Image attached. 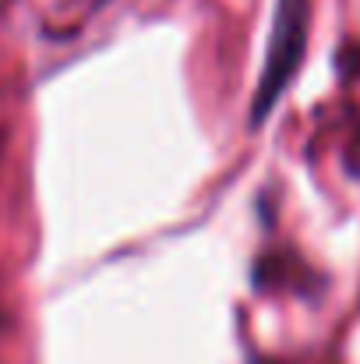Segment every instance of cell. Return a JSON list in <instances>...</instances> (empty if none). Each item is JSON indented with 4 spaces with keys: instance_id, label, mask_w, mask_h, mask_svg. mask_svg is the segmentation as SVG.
I'll use <instances>...</instances> for the list:
<instances>
[{
    "instance_id": "1",
    "label": "cell",
    "mask_w": 360,
    "mask_h": 364,
    "mask_svg": "<svg viewBox=\"0 0 360 364\" xmlns=\"http://www.w3.org/2000/svg\"><path fill=\"white\" fill-rule=\"evenodd\" d=\"M307 25H311V0H279L272 18V36L265 50V64L258 75L254 103H251V127H261L272 107L290 89L293 75L300 71L307 50Z\"/></svg>"
}]
</instances>
